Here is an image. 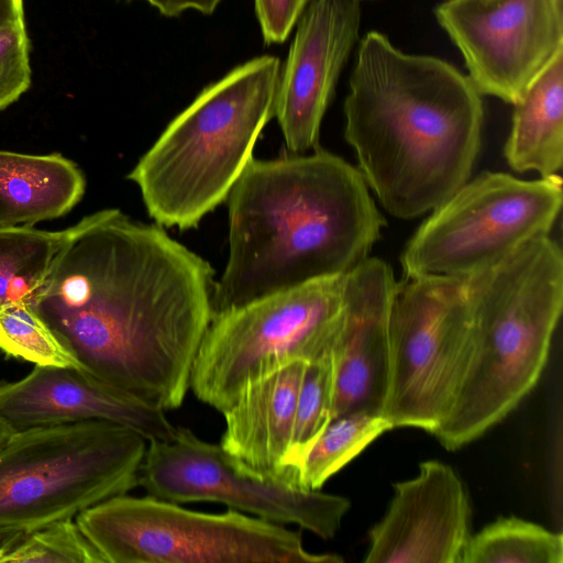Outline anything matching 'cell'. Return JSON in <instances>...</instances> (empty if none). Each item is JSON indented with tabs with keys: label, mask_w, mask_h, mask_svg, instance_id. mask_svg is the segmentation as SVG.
<instances>
[{
	"label": "cell",
	"mask_w": 563,
	"mask_h": 563,
	"mask_svg": "<svg viewBox=\"0 0 563 563\" xmlns=\"http://www.w3.org/2000/svg\"><path fill=\"white\" fill-rule=\"evenodd\" d=\"M32 305L82 369L153 408H179L214 317L210 263L117 208L82 217Z\"/></svg>",
	"instance_id": "obj_1"
},
{
	"label": "cell",
	"mask_w": 563,
	"mask_h": 563,
	"mask_svg": "<svg viewBox=\"0 0 563 563\" xmlns=\"http://www.w3.org/2000/svg\"><path fill=\"white\" fill-rule=\"evenodd\" d=\"M229 256L214 316L368 257L386 221L360 170L317 147L253 157L228 198Z\"/></svg>",
	"instance_id": "obj_3"
},
{
	"label": "cell",
	"mask_w": 563,
	"mask_h": 563,
	"mask_svg": "<svg viewBox=\"0 0 563 563\" xmlns=\"http://www.w3.org/2000/svg\"><path fill=\"white\" fill-rule=\"evenodd\" d=\"M334 367L331 352L307 364L297 400L295 423L284 465L298 481L299 468L332 420Z\"/></svg>",
	"instance_id": "obj_24"
},
{
	"label": "cell",
	"mask_w": 563,
	"mask_h": 563,
	"mask_svg": "<svg viewBox=\"0 0 563 563\" xmlns=\"http://www.w3.org/2000/svg\"><path fill=\"white\" fill-rule=\"evenodd\" d=\"M24 531L9 528H0V562L2 558L22 538Z\"/></svg>",
	"instance_id": "obj_30"
},
{
	"label": "cell",
	"mask_w": 563,
	"mask_h": 563,
	"mask_svg": "<svg viewBox=\"0 0 563 563\" xmlns=\"http://www.w3.org/2000/svg\"><path fill=\"white\" fill-rule=\"evenodd\" d=\"M0 413L14 430L98 420L131 428L147 441L169 439L176 430L165 411L73 367L35 365L8 382Z\"/></svg>",
	"instance_id": "obj_16"
},
{
	"label": "cell",
	"mask_w": 563,
	"mask_h": 563,
	"mask_svg": "<svg viewBox=\"0 0 563 563\" xmlns=\"http://www.w3.org/2000/svg\"><path fill=\"white\" fill-rule=\"evenodd\" d=\"M306 362H294L250 385L222 415L225 429L220 445L230 455L265 477L298 484L285 465ZM299 485V484H298Z\"/></svg>",
	"instance_id": "obj_17"
},
{
	"label": "cell",
	"mask_w": 563,
	"mask_h": 563,
	"mask_svg": "<svg viewBox=\"0 0 563 563\" xmlns=\"http://www.w3.org/2000/svg\"><path fill=\"white\" fill-rule=\"evenodd\" d=\"M14 562L104 563L75 519L24 532L0 563Z\"/></svg>",
	"instance_id": "obj_25"
},
{
	"label": "cell",
	"mask_w": 563,
	"mask_h": 563,
	"mask_svg": "<svg viewBox=\"0 0 563 563\" xmlns=\"http://www.w3.org/2000/svg\"><path fill=\"white\" fill-rule=\"evenodd\" d=\"M147 495L175 504L217 503L266 521L333 538L350 509L345 497L265 477L188 428L148 441L137 475Z\"/></svg>",
	"instance_id": "obj_11"
},
{
	"label": "cell",
	"mask_w": 563,
	"mask_h": 563,
	"mask_svg": "<svg viewBox=\"0 0 563 563\" xmlns=\"http://www.w3.org/2000/svg\"><path fill=\"white\" fill-rule=\"evenodd\" d=\"M70 230L0 227V305L33 302Z\"/></svg>",
	"instance_id": "obj_20"
},
{
	"label": "cell",
	"mask_w": 563,
	"mask_h": 563,
	"mask_svg": "<svg viewBox=\"0 0 563 563\" xmlns=\"http://www.w3.org/2000/svg\"><path fill=\"white\" fill-rule=\"evenodd\" d=\"M390 429L391 424L382 413L361 410L334 417L305 457L298 472V484L308 489H320Z\"/></svg>",
	"instance_id": "obj_22"
},
{
	"label": "cell",
	"mask_w": 563,
	"mask_h": 563,
	"mask_svg": "<svg viewBox=\"0 0 563 563\" xmlns=\"http://www.w3.org/2000/svg\"><path fill=\"white\" fill-rule=\"evenodd\" d=\"M264 41L283 43L309 0H254Z\"/></svg>",
	"instance_id": "obj_27"
},
{
	"label": "cell",
	"mask_w": 563,
	"mask_h": 563,
	"mask_svg": "<svg viewBox=\"0 0 563 563\" xmlns=\"http://www.w3.org/2000/svg\"><path fill=\"white\" fill-rule=\"evenodd\" d=\"M386 515L369 531L365 563H462L471 505L454 470L439 461L394 485Z\"/></svg>",
	"instance_id": "obj_14"
},
{
	"label": "cell",
	"mask_w": 563,
	"mask_h": 563,
	"mask_svg": "<svg viewBox=\"0 0 563 563\" xmlns=\"http://www.w3.org/2000/svg\"><path fill=\"white\" fill-rule=\"evenodd\" d=\"M280 63L264 55L205 88L131 169L148 216L188 230L227 200L274 117Z\"/></svg>",
	"instance_id": "obj_5"
},
{
	"label": "cell",
	"mask_w": 563,
	"mask_h": 563,
	"mask_svg": "<svg viewBox=\"0 0 563 563\" xmlns=\"http://www.w3.org/2000/svg\"><path fill=\"white\" fill-rule=\"evenodd\" d=\"M147 442L98 420L15 430L0 446V528L30 532L126 494Z\"/></svg>",
	"instance_id": "obj_6"
},
{
	"label": "cell",
	"mask_w": 563,
	"mask_h": 563,
	"mask_svg": "<svg viewBox=\"0 0 563 563\" xmlns=\"http://www.w3.org/2000/svg\"><path fill=\"white\" fill-rule=\"evenodd\" d=\"M0 350L35 365L82 369L73 352L29 301L0 305Z\"/></svg>",
	"instance_id": "obj_23"
},
{
	"label": "cell",
	"mask_w": 563,
	"mask_h": 563,
	"mask_svg": "<svg viewBox=\"0 0 563 563\" xmlns=\"http://www.w3.org/2000/svg\"><path fill=\"white\" fill-rule=\"evenodd\" d=\"M563 537L517 517H500L471 536L462 563H562Z\"/></svg>",
	"instance_id": "obj_21"
},
{
	"label": "cell",
	"mask_w": 563,
	"mask_h": 563,
	"mask_svg": "<svg viewBox=\"0 0 563 563\" xmlns=\"http://www.w3.org/2000/svg\"><path fill=\"white\" fill-rule=\"evenodd\" d=\"M7 380L0 382V399L5 389ZM15 430L0 413V446L11 437Z\"/></svg>",
	"instance_id": "obj_31"
},
{
	"label": "cell",
	"mask_w": 563,
	"mask_h": 563,
	"mask_svg": "<svg viewBox=\"0 0 563 563\" xmlns=\"http://www.w3.org/2000/svg\"><path fill=\"white\" fill-rule=\"evenodd\" d=\"M555 174L523 180L485 172L433 209L408 241L404 276L467 278L504 261L527 242L549 235L562 206Z\"/></svg>",
	"instance_id": "obj_10"
},
{
	"label": "cell",
	"mask_w": 563,
	"mask_h": 563,
	"mask_svg": "<svg viewBox=\"0 0 563 563\" xmlns=\"http://www.w3.org/2000/svg\"><path fill=\"white\" fill-rule=\"evenodd\" d=\"M31 85L30 40L24 21L0 27V111Z\"/></svg>",
	"instance_id": "obj_26"
},
{
	"label": "cell",
	"mask_w": 563,
	"mask_h": 563,
	"mask_svg": "<svg viewBox=\"0 0 563 563\" xmlns=\"http://www.w3.org/2000/svg\"><path fill=\"white\" fill-rule=\"evenodd\" d=\"M388 384L382 415L393 428L433 433L451 411L472 352L467 280L404 276L389 313Z\"/></svg>",
	"instance_id": "obj_9"
},
{
	"label": "cell",
	"mask_w": 563,
	"mask_h": 563,
	"mask_svg": "<svg viewBox=\"0 0 563 563\" xmlns=\"http://www.w3.org/2000/svg\"><path fill=\"white\" fill-rule=\"evenodd\" d=\"M343 111L357 169L391 216L424 214L468 180L484 107L468 76L450 63L404 53L371 31L361 40Z\"/></svg>",
	"instance_id": "obj_2"
},
{
	"label": "cell",
	"mask_w": 563,
	"mask_h": 563,
	"mask_svg": "<svg viewBox=\"0 0 563 563\" xmlns=\"http://www.w3.org/2000/svg\"><path fill=\"white\" fill-rule=\"evenodd\" d=\"M466 280L471 358L451 411L432 433L448 450L501 421L540 379L562 312V251L539 236Z\"/></svg>",
	"instance_id": "obj_4"
},
{
	"label": "cell",
	"mask_w": 563,
	"mask_h": 563,
	"mask_svg": "<svg viewBox=\"0 0 563 563\" xmlns=\"http://www.w3.org/2000/svg\"><path fill=\"white\" fill-rule=\"evenodd\" d=\"M166 16H175L194 9L205 14L212 13L221 0H146Z\"/></svg>",
	"instance_id": "obj_28"
},
{
	"label": "cell",
	"mask_w": 563,
	"mask_h": 563,
	"mask_svg": "<svg viewBox=\"0 0 563 563\" xmlns=\"http://www.w3.org/2000/svg\"><path fill=\"white\" fill-rule=\"evenodd\" d=\"M24 21L23 0H0V27Z\"/></svg>",
	"instance_id": "obj_29"
},
{
	"label": "cell",
	"mask_w": 563,
	"mask_h": 563,
	"mask_svg": "<svg viewBox=\"0 0 563 563\" xmlns=\"http://www.w3.org/2000/svg\"><path fill=\"white\" fill-rule=\"evenodd\" d=\"M75 521L104 563H340L301 534L236 510L207 514L146 495L113 496Z\"/></svg>",
	"instance_id": "obj_7"
},
{
	"label": "cell",
	"mask_w": 563,
	"mask_h": 563,
	"mask_svg": "<svg viewBox=\"0 0 563 563\" xmlns=\"http://www.w3.org/2000/svg\"><path fill=\"white\" fill-rule=\"evenodd\" d=\"M85 190L82 170L60 153L0 150V227H34L64 217Z\"/></svg>",
	"instance_id": "obj_18"
},
{
	"label": "cell",
	"mask_w": 563,
	"mask_h": 563,
	"mask_svg": "<svg viewBox=\"0 0 563 563\" xmlns=\"http://www.w3.org/2000/svg\"><path fill=\"white\" fill-rule=\"evenodd\" d=\"M346 274L217 313L191 368L195 396L223 413L253 383L330 353L342 320Z\"/></svg>",
	"instance_id": "obj_8"
},
{
	"label": "cell",
	"mask_w": 563,
	"mask_h": 563,
	"mask_svg": "<svg viewBox=\"0 0 563 563\" xmlns=\"http://www.w3.org/2000/svg\"><path fill=\"white\" fill-rule=\"evenodd\" d=\"M396 279L388 263L367 257L346 274L340 329L331 350L334 417L382 413L388 384L389 313Z\"/></svg>",
	"instance_id": "obj_15"
},
{
	"label": "cell",
	"mask_w": 563,
	"mask_h": 563,
	"mask_svg": "<svg viewBox=\"0 0 563 563\" xmlns=\"http://www.w3.org/2000/svg\"><path fill=\"white\" fill-rule=\"evenodd\" d=\"M504 153L516 172L555 175L563 164V51L559 52L514 104Z\"/></svg>",
	"instance_id": "obj_19"
},
{
	"label": "cell",
	"mask_w": 563,
	"mask_h": 563,
	"mask_svg": "<svg viewBox=\"0 0 563 563\" xmlns=\"http://www.w3.org/2000/svg\"><path fill=\"white\" fill-rule=\"evenodd\" d=\"M434 14L477 91L511 104L563 51V0H445Z\"/></svg>",
	"instance_id": "obj_12"
},
{
	"label": "cell",
	"mask_w": 563,
	"mask_h": 563,
	"mask_svg": "<svg viewBox=\"0 0 563 563\" xmlns=\"http://www.w3.org/2000/svg\"><path fill=\"white\" fill-rule=\"evenodd\" d=\"M361 16V0H312L301 13L274 108L291 154L318 147L323 115L358 40Z\"/></svg>",
	"instance_id": "obj_13"
}]
</instances>
